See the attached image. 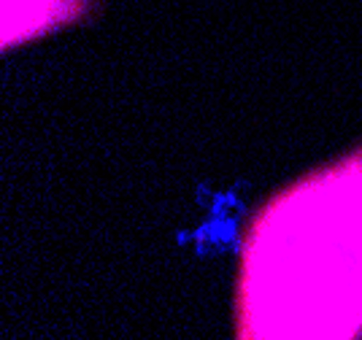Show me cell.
<instances>
[{
    "label": "cell",
    "mask_w": 362,
    "mask_h": 340,
    "mask_svg": "<svg viewBox=\"0 0 362 340\" xmlns=\"http://www.w3.org/2000/svg\"><path fill=\"white\" fill-rule=\"evenodd\" d=\"M235 305L238 340L362 338V146L257 211Z\"/></svg>",
    "instance_id": "1"
}]
</instances>
